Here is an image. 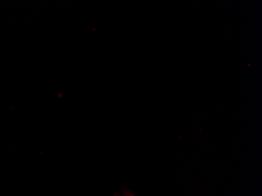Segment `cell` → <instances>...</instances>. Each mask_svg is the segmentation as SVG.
<instances>
[{
	"instance_id": "obj_1",
	"label": "cell",
	"mask_w": 262,
	"mask_h": 196,
	"mask_svg": "<svg viewBox=\"0 0 262 196\" xmlns=\"http://www.w3.org/2000/svg\"><path fill=\"white\" fill-rule=\"evenodd\" d=\"M114 196H135V195H133V194H129V193H123V194H116V195H114Z\"/></svg>"
}]
</instances>
